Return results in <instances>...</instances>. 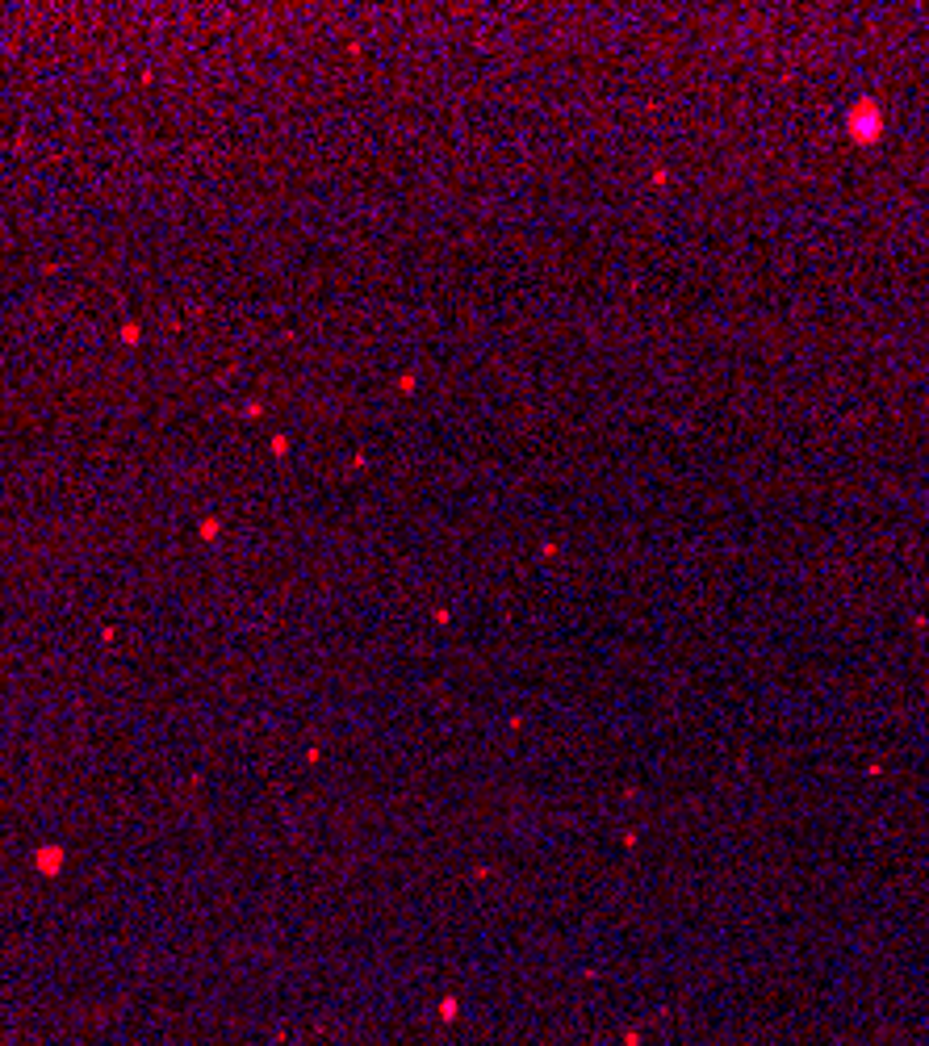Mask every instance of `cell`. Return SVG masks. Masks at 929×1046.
Returning <instances> with one entry per match:
<instances>
[{
  "label": "cell",
  "mask_w": 929,
  "mask_h": 1046,
  "mask_svg": "<svg viewBox=\"0 0 929 1046\" xmlns=\"http://www.w3.org/2000/svg\"><path fill=\"white\" fill-rule=\"evenodd\" d=\"M846 130L858 147H875L883 139V109L875 101H855V109L846 114Z\"/></svg>",
  "instance_id": "cell-1"
}]
</instances>
